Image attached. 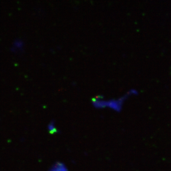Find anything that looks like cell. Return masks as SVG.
<instances>
[{"instance_id": "obj_1", "label": "cell", "mask_w": 171, "mask_h": 171, "mask_svg": "<svg viewBox=\"0 0 171 171\" xmlns=\"http://www.w3.org/2000/svg\"><path fill=\"white\" fill-rule=\"evenodd\" d=\"M126 97H123L117 100L112 99L108 101L101 100L99 98H95L93 101V103L94 106L98 108L108 107L113 109L115 110L119 111L121 110L122 104L124 100L126 98Z\"/></svg>"}, {"instance_id": "obj_2", "label": "cell", "mask_w": 171, "mask_h": 171, "mask_svg": "<svg viewBox=\"0 0 171 171\" xmlns=\"http://www.w3.org/2000/svg\"><path fill=\"white\" fill-rule=\"evenodd\" d=\"M50 171H67V170L63 164L57 163L54 165Z\"/></svg>"}, {"instance_id": "obj_3", "label": "cell", "mask_w": 171, "mask_h": 171, "mask_svg": "<svg viewBox=\"0 0 171 171\" xmlns=\"http://www.w3.org/2000/svg\"><path fill=\"white\" fill-rule=\"evenodd\" d=\"M48 128H49V130L50 131V133H53L57 132V129H56L55 125H54V123L53 122H51L50 124V125H49V126H48Z\"/></svg>"}]
</instances>
